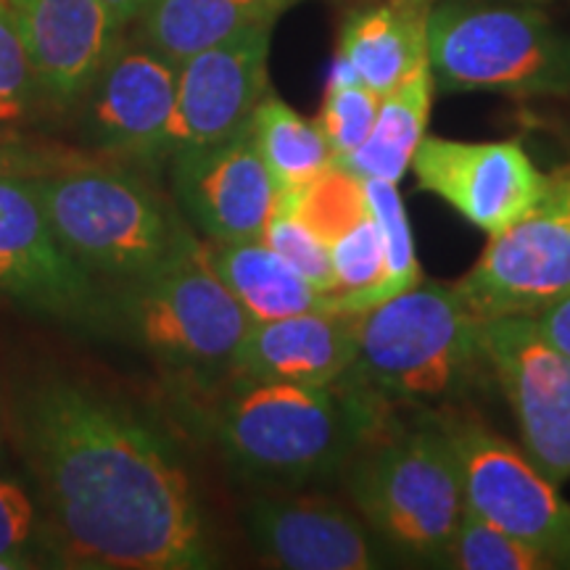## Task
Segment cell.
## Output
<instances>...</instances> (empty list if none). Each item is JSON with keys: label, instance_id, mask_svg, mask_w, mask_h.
Returning a JSON list of instances; mask_svg holds the SVG:
<instances>
[{"label": "cell", "instance_id": "obj_1", "mask_svg": "<svg viewBox=\"0 0 570 570\" xmlns=\"http://www.w3.org/2000/svg\"><path fill=\"white\" fill-rule=\"evenodd\" d=\"M9 423L63 568L198 570L217 562L180 454L138 412L61 375L13 394Z\"/></svg>", "mask_w": 570, "mask_h": 570}, {"label": "cell", "instance_id": "obj_2", "mask_svg": "<svg viewBox=\"0 0 570 570\" xmlns=\"http://www.w3.org/2000/svg\"><path fill=\"white\" fill-rule=\"evenodd\" d=\"M183 417L252 481L302 487L348 468L389 420V404L338 381L333 386L254 381L227 373L177 381Z\"/></svg>", "mask_w": 570, "mask_h": 570}, {"label": "cell", "instance_id": "obj_3", "mask_svg": "<svg viewBox=\"0 0 570 570\" xmlns=\"http://www.w3.org/2000/svg\"><path fill=\"white\" fill-rule=\"evenodd\" d=\"M481 323L458 285L420 281L354 312V362L341 381L389 407L449 402L483 362Z\"/></svg>", "mask_w": 570, "mask_h": 570}, {"label": "cell", "instance_id": "obj_4", "mask_svg": "<svg viewBox=\"0 0 570 570\" xmlns=\"http://www.w3.org/2000/svg\"><path fill=\"white\" fill-rule=\"evenodd\" d=\"M56 238L92 277L127 283L159 269L194 235L146 183L96 161L32 175Z\"/></svg>", "mask_w": 570, "mask_h": 570}, {"label": "cell", "instance_id": "obj_5", "mask_svg": "<svg viewBox=\"0 0 570 570\" xmlns=\"http://www.w3.org/2000/svg\"><path fill=\"white\" fill-rule=\"evenodd\" d=\"M348 491L375 537L412 558H444L465 515L460 470L441 420H386L348 462Z\"/></svg>", "mask_w": 570, "mask_h": 570}, {"label": "cell", "instance_id": "obj_6", "mask_svg": "<svg viewBox=\"0 0 570 570\" xmlns=\"http://www.w3.org/2000/svg\"><path fill=\"white\" fill-rule=\"evenodd\" d=\"M114 312L127 336L177 381L230 373L254 325L196 235L159 269L122 283Z\"/></svg>", "mask_w": 570, "mask_h": 570}, {"label": "cell", "instance_id": "obj_7", "mask_svg": "<svg viewBox=\"0 0 570 570\" xmlns=\"http://www.w3.org/2000/svg\"><path fill=\"white\" fill-rule=\"evenodd\" d=\"M428 61L444 92L570 96V38L525 6H433Z\"/></svg>", "mask_w": 570, "mask_h": 570}, {"label": "cell", "instance_id": "obj_8", "mask_svg": "<svg viewBox=\"0 0 570 570\" xmlns=\"http://www.w3.org/2000/svg\"><path fill=\"white\" fill-rule=\"evenodd\" d=\"M441 425L458 460L465 510L570 568V504L560 483L481 420L452 415Z\"/></svg>", "mask_w": 570, "mask_h": 570}, {"label": "cell", "instance_id": "obj_9", "mask_svg": "<svg viewBox=\"0 0 570 570\" xmlns=\"http://www.w3.org/2000/svg\"><path fill=\"white\" fill-rule=\"evenodd\" d=\"M458 288L483 320L533 317L570 294V164L554 169L533 209L489 235Z\"/></svg>", "mask_w": 570, "mask_h": 570}, {"label": "cell", "instance_id": "obj_10", "mask_svg": "<svg viewBox=\"0 0 570 570\" xmlns=\"http://www.w3.org/2000/svg\"><path fill=\"white\" fill-rule=\"evenodd\" d=\"M481 352L502 383L525 454L554 483L570 481V356L529 315L483 320Z\"/></svg>", "mask_w": 570, "mask_h": 570}, {"label": "cell", "instance_id": "obj_11", "mask_svg": "<svg viewBox=\"0 0 570 570\" xmlns=\"http://www.w3.org/2000/svg\"><path fill=\"white\" fill-rule=\"evenodd\" d=\"M0 296L77 325L98 323L106 312L96 277L56 238L32 175L0 173Z\"/></svg>", "mask_w": 570, "mask_h": 570}, {"label": "cell", "instance_id": "obj_12", "mask_svg": "<svg viewBox=\"0 0 570 570\" xmlns=\"http://www.w3.org/2000/svg\"><path fill=\"white\" fill-rule=\"evenodd\" d=\"M262 27L204 48L177 67V98L161 142V159L248 132L256 106L269 92V42Z\"/></svg>", "mask_w": 570, "mask_h": 570}, {"label": "cell", "instance_id": "obj_13", "mask_svg": "<svg viewBox=\"0 0 570 570\" xmlns=\"http://www.w3.org/2000/svg\"><path fill=\"white\" fill-rule=\"evenodd\" d=\"M417 190L441 198L465 223L494 235L533 209L544 175L520 140H452L425 135L412 159Z\"/></svg>", "mask_w": 570, "mask_h": 570}, {"label": "cell", "instance_id": "obj_14", "mask_svg": "<svg viewBox=\"0 0 570 570\" xmlns=\"http://www.w3.org/2000/svg\"><path fill=\"white\" fill-rule=\"evenodd\" d=\"M173 159L175 196L206 240H259L281 204V188L252 135L188 148Z\"/></svg>", "mask_w": 570, "mask_h": 570}, {"label": "cell", "instance_id": "obj_15", "mask_svg": "<svg viewBox=\"0 0 570 570\" xmlns=\"http://www.w3.org/2000/svg\"><path fill=\"white\" fill-rule=\"evenodd\" d=\"M177 67L138 38L119 40L80 101L85 138L111 154L161 159L175 111Z\"/></svg>", "mask_w": 570, "mask_h": 570}, {"label": "cell", "instance_id": "obj_16", "mask_svg": "<svg viewBox=\"0 0 570 570\" xmlns=\"http://www.w3.org/2000/svg\"><path fill=\"white\" fill-rule=\"evenodd\" d=\"M40 92L61 109L77 106L109 59L122 27L101 0H3Z\"/></svg>", "mask_w": 570, "mask_h": 570}, {"label": "cell", "instance_id": "obj_17", "mask_svg": "<svg viewBox=\"0 0 570 570\" xmlns=\"http://www.w3.org/2000/svg\"><path fill=\"white\" fill-rule=\"evenodd\" d=\"M254 547L277 568L370 570L383 566L373 533L325 497H262L246 510Z\"/></svg>", "mask_w": 570, "mask_h": 570}, {"label": "cell", "instance_id": "obj_18", "mask_svg": "<svg viewBox=\"0 0 570 570\" xmlns=\"http://www.w3.org/2000/svg\"><path fill=\"white\" fill-rule=\"evenodd\" d=\"M354 362V315L302 312L254 323L235 356L233 373L254 381L333 386Z\"/></svg>", "mask_w": 570, "mask_h": 570}, {"label": "cell", "instance_id": "obj_19", "mask_svg": "<svg viewBox=\"0 0 570 570\" xmlns=\"http://www.w3.org/2000/svg\"><path fill=\"white\" fill-rule=\"evenodd\" d=\"M428 0H375L348 13L338 59L377 96H386L428 61Z\"/></svg>", "mask_w": 570, "mask_h": 570}, {"label": "cell", "instance_id": "obj_20", "mask_svg": "<svg viewBox=\"0 0 570 570\" xmlns=\"http://www.w3.org/2000/svg\"><path fill=\"white\" fill-rule=\"evenodd\" d=\"M302 0H156L135 21V38L180 63L204 48L262 27H275Z\"/></svg>", "mask_w": 570, "mask_h": 570}, {"label": "cell", "instance_id": "obj_21", "mask_svg": "<svg viewBox=\"0 0 570 570\" xmlns=\"http://www.w3.org/2000/svg\"><path fill=\"white\" fill-rule=\"evenodd\" d=\"M209 259L254 323L327 309V296L265 240H206Z\"/></svg>", "mask_w": 570, "mask_h": 570}, {"label": "cell", "instance_id": "obj_22", "mask_svg": "<svg viewBox=\"0 0 570 570\" xmlns=\"http://www.w3.org/2000/svg\"><path fill=\"white\" fill-rule=\"evenodd\" d=\"M433 92H436V80H433L431 61H425L407 80H402L381 98L373 130L346 161H341V167H346L362 180L396 185L404 180V175L412 169L420 142L425 138Z\"/></svg>", "mask_w": 570, "mask_h": 570}, {"label": "cell", "instance_id": "obj_23", "mask_svg": "<svg viewBox=\"0 0 570 570\" xmlns=\"http://www.w3.org/2000/svg\"><path fill=\"white\" fill-rule=\"evenodd\" d=\"M248 135L281 194L304 188L336 164L320 125L291 109L275 92H267L256 106Z\"/></svg>", "mask_w": 570, "mask_h": 570}, {"label": "cell", "instance_id": "obj_24", "mask_svg": "<svg viewBox=\"0 0 570 570\" xmlns=\"http://www.w3.org/2000/svg\"><path fill=\"white\" fill-rule=\"evenodd\" d=\"M441 566L460 570H547L558 568L529 541L512 537L465 510L458 531L449 541Z\"/></svg>", "mask_w": 570, "mask_h": 570}, {"label": "cell", "instance_id": "obj_25", "mask_svg": "<svg viewBox=\"0 0 570 570\" xmlns=\"http://www.w3.org/2000/svg\"><path fill=\"white\" fill-rule=\"evenodd\" d=\"M281 196L315 227L327 246L370 212L365 180L341 164H333L327 173L306 183L304 188L285 190Z\"/></svg>", "mask_w": 570, "mask_h": 570}, {"label": "cell", "instance_id": "obj_26", "mask_svg": "<svg viewBox=\"0 0 570 570\" xmlns=\"http://www.w3.org/2000/svg\"><path fill=\"white\" fill-rule=\"evenodd\" d=\"M377 106H381V96L370 90L365 82H360V77L348 69L346 61L336 59L317 117L320 130L336 156V164L346 161L365 142L373 130Z\"/></svg>", "mask_w": 570, "mask_h": 570}, {"label": "cell", "instance_id": "obj_27", "mask_svg": "<svg viewBox=\"0 0 570 570\" xmlns=\"http://www.w3.org/2000/svg\"><path fill=\"white\" fill-rule=\"evenodd\" d=\"M367 202L373 209L377 225H381L383 240H386V277L377 285V291L370 298V306L386 302V298L404 294V291L417 285L420 277V262L415 254V238H412V227L407 217V206L399 194L396 183L383 180H365Z\"/></svg>", "mask_w": 570, "mask_h": 570}, {"label": "cell", "instance_id": "obj_28", "mask_svg": "<svg viewBox=\"0 0 570 570\" xmlns=\"http://www.w3.org/2000/svg\"><path fill=\"white\" fill-rule=\"evenodd\" d=\"M262 240L291 267H296L317 291H323L325 296L333 294V265L327 244L283 196L262 233Z\"/></svg>", "mask_w": 570, "mask_h": 570}, {"label": "cell", "instance_id": "obj_29", "mask_svg": "<svg viewBox=\"0 0 570 570\" xmlns=\"http://www.w3.org/2000/svg\"><path fill=\"white\" fill-rule=\"evenodd\" d=\"M42 547V518L38 504L17 481L0 479V558L19 568H35Z\"/></svg>", "mask_w": 570, "mask_h": 570}, {"label": "cell", "instance_id": "obj_30", "mask_svg": "<svg viewBox=\"0 0 570 570\" xmlns=\"http://www.w3.org/2000/svg\"><path fill=\"white\" fill-rule=\"evenodd\" d=\"M42 96L11 13L0 0V125H11Z\"/></svg>", "mask_w": 570, "mask_h": 570}, {"label": "cell", "instance_id": "obj_31", "mask_svg": "<svg viewBox=\"0 0 570 570\" xmlns=\"http://www.w3.org/2000/svg\"><path fill=\"white\" fill-rule=\"evenodd\" d=\"M80 161L85 159H75V156L63 151H48V148H32L21 138H13V135H0V173L46 175Z\"/></svg>", "mask_w": 570, "mask_h": 570}, {"label": "cell", "instance_id": "obj_32", "mask_svg": "<svg viewBox=\"0 0 570 570\" xmlns=\"http://www.w3.org/2000/svg\"><path fill=\"white\" fill-rule=\"evenodd\" d=\"M533 323H537L541 336L550 341L554 348H560L562 354L570 356V294L560 296L558 302H552L550 306L537 312Z\"/></svg>", "mask_w": 570, "mask_h": 570}, {"label": "cell", "instance_id": "obj_33", "mask_svg": "<svg viewBox=\"0 0 570 570\" xmlns=\"http://www.w3.org/2000/svg\"><path fill=\"white\" fill-rule=\"evenodd\" d=\"M101 3L109 9L114 21L125 30L127 24H135L142 13L151 9L156 0H101Z\"/></svg>", "mask_w": 570, "mask_h": 570}, {"label": "cell", "instance_id": "obj_34", "mask_svg": "<svg viewBox=\"0 0 570 570\" xmlns=\"http://www.w3.org/2000/svg\"><path fill=\"white\" fill-rule=\"evenodd\" d=\"M0 570H17V566H13L11 560H3V558H0Z\"/></svg>", "mask_w": 570, "mask_h": 570}, {"label": "cell", "instance_id": "obj_35", "mask_svg": "<svg viewBox=\"0 0 570 570\" xmlns=\"http://www.w3.org/2000/svg\"><path fill=\"white\" fill-rule=\"evenodd\" d=\"M428 3H436V0H428Z\"/></svg>", "mask_w": 570, "mask_h": 570}]
</instances>
